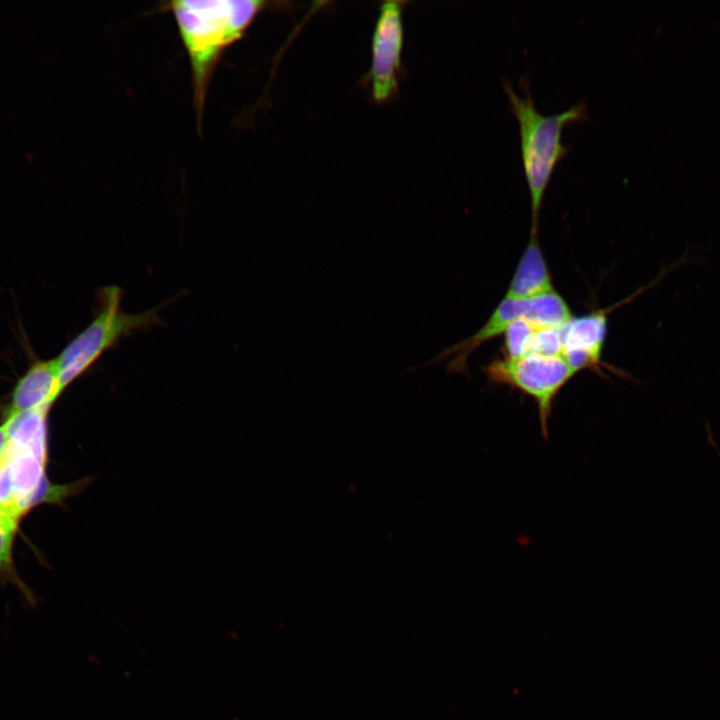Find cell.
Listing matches in <instances>:
<instances>
[{"instance_id":"cell-1","label":"cell","mask_w":720,"mask_h":720,"mask_svg":"<svg viewBox=\"0 0 720 720\" xmlns=\"http://www.w3.org/2000/svg\"><path fill=\"white\" fill-rule=\"evenodd\" d=\"M278 4L260 0H173L161 7L172 13L188 55L198 128L208 86L222 54L244 36L259 13Z\"/></svg>"},{"instance_id":"cell-2","label":"cell","mask_w":720,"mask_h":720,"mask_svg":"<svg viewBox=\"0 0 720 720\" xmlns=\"http://www.w3.org/2000/svg\"><path fill=\"white\" fill-rule=\"evenodd\" d=\"M509 105L519 124L521 154L531 199V234L538 232V220L545 189L555 165L569 151L561 141L563 128L572 122L589 119L585 99L567 110L544 115L532 99L526 77L520 80L524 97L514 90L507 79L502 80Z\"/></svg>"},{"instance_id":"cell-3","label":"cell","mask_w":720,"mask_h":720,"mask_svg":"<svg viewBox=\"0 0 720 720\" xmlns=\"http://www.w3.org/2000/svg\"><path fill=\"white\" fill-rule=\"evenodd\" d=\"M121 298L119 287L102 288L98 293L96 317L55 357L63 390L120 338L159 323L156 310L124 313L120 308Z\"/></svg>"},{"instance_id":"cell-4","label":"cell","mask_w":720,"mask_h":720,"mask_svg":"<svg viewBox=\"0 0 720 720\" xmlns=\"http://www.w3.org/2000/svg\"><path fill=\"white\" fill-rule=\"evenodd\" d=\"M491 384L507 385L532 398L538 409L541 434L548 439L553 403L575 372L562 356L527 354L518 359H496L482 367Z\"/></svg>"},{"instance_id":"cell-5","label":"cell","mask_w":720,"mask_h":720,"mask_svg":"<svg viewBox=\"0 0 720 720\" xmlns=\"http://www.w3.org/2000/svg\"><path fill=\"white\" fill-rule=\"evenodd\" d=\"M406 2H383L371 42V65L367 82L377 104L391 102L399 92L404 44L403 10Z\"/></svg>"},{"instance_id":"cell-6","label":"cell","mask_w":720,"mask_h":720,"mask_svg":"<svg viewBox=\"0 0 720 720\" xmlns=\"http://www.w3.org/2000/svg\"><path fill=\"white\" fill-rule=\"evenodd\" d=\"M529 302L530 299L516 300L504 298L475 334L439 352L426 362L407 368L406 371L413 372L427 368L454 356L452 360L447 363V373H460L468 376L469 370L467 362L469 356L484 343L504 334L514 321L519 318H525L529 310Z\"/></svg>"},{"instance_id":"cell-7","label":"cell","mask_w":720,"mask_h":720,"mask_svg":"<svg viewBox=\"0 0 720 720\" xmlns=\"http://www.w3.org/2000/svg\"><path fill=\"white\" fill-rule=\"evenodd\" d=\"M608 310H598L573 317L563 327L562 357L577 373L583 369H598L607 334Z\"/></svg>"},{"instance_id":"cell-8","label":"cell","mask_w":720,"mask_h":720,"mask_svg":"<svg viewBox=\"0 0 720 720\" xmlns=\"http://www.w3.org/2000/svg\"><path fill=\"white\" fill-rule=\"evenodd\" d=\"M62 392L56 359L35 360L17 380L4 418H12L42 406L51 407Z\"/></svg>"},{"instance_id":"cell-9","label":"cell","mask_w":720,"mask_h":720,"mask_svg":"<svg viewBox=\"0 0 720 720\" xmlns=\"http://www.w3.org/2000/svg\"><path fill=\"white\" fill-rule=\"evenodd\" d=\"M554 291L538 235L530 234L505 298L526 300Z\"/></svg>"},{"instance_id":"cell-10","label":"cell","mask_w":720,"mask_h":720,"mask_svg":"<svg viewBox=\"0 0 720 720\" xmlns=\"http://www.w3.org/2000/svg\"><path fill=\"white\" fill-rule=\"evenodd\" d=\"M572 318L567 302L555 290L531 298L525 317L536 329L564 327Z\"/></svg>"},{"instance_id":"cell-11","label":"cell","mask_w":720,"mask_h":720,"mask_svg":"<svg viewBox=\"0 0 720 720\" xmlns=\"http://www.w3.org/2000/svg\"><path fill=\"white\" fill-rule=\"evenodd\" d=\"M17 529L0 523V576L2 579L11 582L23 594L29 604H35L33 593L27 588L16 573L13 559L12 546Z\"/></svg>"},{"instance_id":"cell-12","label":"cell","mask_w":720,"mask_h":720,"mask_svg":"<svg viewBox=\"0 0 720 720\" xmlns=\"http://www.w3.org/2000/svg\"><path fill=\"white\" fill-rule=\"evenodd\" d=\"M536 328L525 318L514 321L505 331L503 358L514 360L528 354Z\"/></svg>"},{"instance_id":"cell-13","label":"cell","mask_w":720,"mask_h":720,"mask_svg":"<svg viewBox=\"0 0 720 720\" xmlns=\"http://www.w3.org/2000/svg\"><path fill=\"white\" fill-rule=\"evenodd\" d=\"M563 327L536 329L531 339L528 354L562 356Z\"/></svg>"},{"instance_id":"cell-14","label":"cell","mask_w":720,"mask_h":720,"mask_svg":"<svg viewBox=\"0 0 720 720\" xmlns=\"http://www.w3.org/2000/svg\"><path fill=\"white\" fill-rule=\"evenodd\" d=\"M8 442V430L4 422L0 425V462Z\"/></svg>"}]
</instances>
